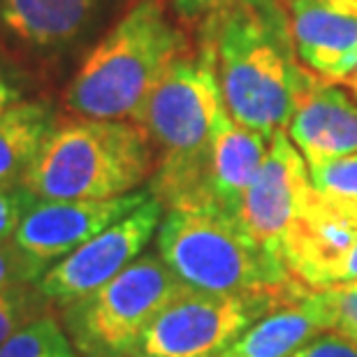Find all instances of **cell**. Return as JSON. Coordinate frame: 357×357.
Segmentation results:
<instances>
[{
	"label": "cell",
	"mask_w": 357,
	"mask_h": 357,
	"mask_svg": "<svg viewBox=\"0 0 357 357\" xmlns=\"http://www.w3.org/2000/svg\"><path fill=\"white\" fill-rule=\"evenodd\" d=\"M49 267L28 255L14 239L0 241V290L21 283H38Z\"/></svg>",
	"instance_id": "cell-21"
},
{
	"label": "cell",
	"mask_w": 357,
	"mask_h": 357,
	"mask_svg": "<svg viewBox=\"0 0 357 357\" xmlns=\"http://www.w3.org/2000/svg\"><path fill=\"white\" fill-rule=\"evenodd\" d=\"M155 246L162 262L192 290L213 295L306 290L290 276L281 255L258 244L239 220L216 211H165Z\"/></svg>",
	"instance_id": "cell-5"
},
{
	"label": "cell",
	"mask_w": 357,
	"mask_h": 357,
	"mask_svg": "<svg viewBox=\"0 0 357 357\" xmlns=\"http://www.w3.org/2000/svg\"><path fill=\"white\" fill-rule=\"evenodd\" d=\"M121 357H153V355H144V353H132V355H121Z\"/></svg>",
	"instance_id": "cell-29"
},
{
	"label": "cell",
	"mask_w": 357,
	"mask_h": 357,
	"mask_svg": "<svg viewBox=\"0 0 357 357\" xmlns=\"http://www.w3.org/2000/svg\"><path fill=\"white\" fill-rule=\"evenodd\" d=\"M357 244V197L306 188L281 239V260L306 290H330L339 262Z\"/></svg>",
	"instance_id": "cell-9"
},
{
	"label": "cell",
	"mask_w": 357,
	"mask_h": 357,
	"mask_svg": "<svg viewBox=\"0 0 357 357\" xmlns=\"http://www.w3.org/2000/svg\"><path fill=\"white\" fill-rule=\"evenodd\" d=\"M190 52L162 0H137L86 54L63 91L70 116L135 121L169 66Z\"/></svg>",
	"instance_id": "cell-3"
},
{
	"label": "cell",
	"mask_w": 357,
	"mask_h": 357,
	"mask_svg": "<svg viewBox=\"0 0 357 357\" xmlns=\"http://www.w3.org/2000/svg\"><path fill=\"white\" fill-rule=\"evenodd\" d=\"M35 199L38 197L21 183H0V241L14 237Z\"/></svg>",
	"instance_id": "cell-23"
},
{
	"label": "cell",
	"mask_w": 357,
	"mask_h": 357,
	"mask_svg": "<svg viewBox=\"0 0 357 357\" xmlns=\"http://www.w3.org/2000/svg\"><path fill=\"white\" fill-rule=\"evenodd\" d=\"M295 357H357V344L339 332H323L311 339Z\"/></svg>",
	"instance_id": "cell-24"
},
{
	"label": "cell",
	"mask_w": 357,
	"mask_h": 357,
	"mask_svg": "<svg viewBox=\"0 0 357 357\" xmlns=\"http://www.w3.org/2000/svg\"><path fill=\"white\" fill-rule=\"evenodd\" d=\"M211 54L202 42L169 66L135 123L155 151L149 192L165 211L206 209L213 130L223 109Z\"/></svg>",
	"instance_id": "cell-2"
},
{
	"label": "cell",
	"mask_w": 357,
	"mask_h": 357,
	"mask_svg": "<svg viewBox=\"0 0 357 357\" xmlns=\"http://www.w3.org/2000/svg\"><path fill=\"white\" fill-rule=\"evenodd\" d=\"M313 188L337 197H357V153L309 165Z\"/></svg>",
	"instance_id": "cell-20"
},
{
	"label": "cell",
	"mask_w": 357,
	"mask_h": 357,
	"mask_svg": "<svg viewBox=\"0 0 357 357\" xmlns=\"http://www.w3.org/2000/svg\"><path fill=\"white\" fill-rule=\"evenodd\" d=\"M56 121L49 100H21L0 112V183H21Z\"/></svg>",
	"instance_id": "cell-17"
},
{
	"label": "cell",
	"mask_w": 357,
	"mask_h": 357,
	"mask_svg": "<svg viewBox=\"0 0 357 357\" xmlns=\"http://www.w3.org/2000/svg\"><path fill=\"white\" fill-rule=\"evenodd\" d=\"M102 0H0V38L35 66H52L93 31Z\"/></svg>",
	"instance_id": "cell-11"
},
{
	"label": "cell",
	"mask_w": 357,
	"mask_h": 357,
	"mask_svg": "<svg viewBox=\"0 0 357 357\" xmlns=\"http://www.w3.org/2000/svg\"><path fill=\"white\" fill-rule=\"evenodd\" d=\"M176 3V10L183 14V17H195L199 12H206V10H213L216 5H220L223 0H174Z\"/></svg>",
	"instance_id": "cell-27"
},
{
	"label": "cell",
	"mask_w": 357,
	"mask_h": 357,
	"mask_svg": "<svg viewBox=\"0 0 357 357\" xmlns=\"http://www.w3.org/2000/svg\"><path fill=\"white\" fill-rule=\"evenodd\" d=\"M344 84H346V86H348V89H351V91H353V96L357 98V68H355V73H353L351 77H348V79H346Z\"/></svg>",
	"instance_id": "cell-28"
},
{
	"label": "cell",
	"mask_w": 357,
	"mask_h": 357,
	"mask_svg": "<svg viewBox=\"0 0 357 357\" xmlns=\"http://www.w3.org/2000/svg\"><path fill=\"white\" fill-rule=\"evenodd\" d=\"M327 309V332H339L357 344V290H320Z\"/></svg>",
	"instance_id": "cell-22"
},
{
	"label": "cell",
	"mask_w": 357,
	"mask_h": 357,
	"mask_svg": "<svg viewBox=\"0 0 357 357\" xmlns=\"http://www.w3.org/2000/svg\"><path fill=\"white\" fill-rule=\"evenodd\" d=\"M0 357H79L54 311L45 313L0 346Z\"/></svg>",
	"instance_id": "cell-18"
},
{
	"label": "cell",
	"mask_w": 357,
	"mask_h": 357,
	"mask_svg": "<svg viewBox=\"0 0 357 357\" xmlns=\"http://www.w3.org/2000/svg\"><path fill=\"white\" fill-rule=\"evenodd\" d=\"M199 42L227 114L267 137L290 126L299 98L320 79L299 61L281 0H223L204 19Z\"/></svg>",
	"instance_id": "cell-1"
},
{
	"label": "cell",
	"mask_w": 357,
	"mask_h": 357,
	"mask_svg": "<svg viewBox=\"0 0 357 357\" xmlns=\"http://www.w3.org/2000/svg\"><path fill=\"white\" fill-rule=\"evenodd\" d=\"M162 216L165 209L151 195L135 211L49 267L38 281L40 290L56 306L70 304L98 290L144 253L146 244L158 232Z\"/></svg>",
	"instance_id": "cell-8"
},
{
	"label": "cell",
	"mask_w": 357,
	"mask_h": 357,
	"mask_svg": "<svg viewBox=\"0 0 357 357\" xmlns=\"http://www.w3.org/2000/svg\"><path fill=\"white\" fill-rule=\"evenodd\" d=\"M306 292L309 290L213 295L185 285L149 325L139 353L153 357H218L253 323Z\"/></svg>",
	"instance_id": "cell-7"
},
{
	"label": "cell",
	"mask_w": 357,
	"mask_h": 357,
	"mask_svg": "<svg viewBox=\"0 0 357 357\" xmlns=\"http://www.w3.org/2000/svg\"><path fill=\"white\" fill-rule=\"evenodd\" d=\"M149 197V190H135L114 199H35L12 239L52 267Z\"/></svg>",
	"instance_id": "cell-10"
},
{
	"label": "cell",
	"mask_w": 357,
	"mask_h": 357,
	"mask_svg": "<svg viewBox=\"0 0 357 357\" xmlns=\"http://www.w3.org/2000/svg\"><path fill=\"white\" fill-rule=\"evenodd\" d=\"M183 288L158 253H142L98 290L59 306V320L79 357L132 355L149 325Z\"/></svg>",
	"instance_id": "cell-6"
},
{
	"label": "cell",
	"mask_w": 357,
	"mask_h": 357,
	"mask_svg": "<svg viewBox=\"0 0 357 357\" xmlns=\"http://www.w3.org/2000/svg\"><path fill=\"white\" fill-rule=\"evenodd\" d=\"M357 281V244L348 251V255L339 262L337 271L332 276V288H339V285H348Z\"/></svg>",
	"instance_id": "cell-26"
},
{
	"label": "cell",
	"mask_w": 357,
	"mask_h": 357,
	"mask_svg": "<svg viewBox=\"0 0 357 357\" xmlns=\"http://www.w3.org/2000/svg\"><path fill=\"white\" fill-rule=\"evenodd\" d=\"M288 137L306 165L357 153V105L339 86L316 79L299 98Z\"/></svg>",
	"instance_id": "cell-14"
},
{
	"label": "cell",
	"mask_w": 357,
	"mask_h": 357,
	"mask_svg": "<svg viewBox=\"0 0 357 357\" xmlns=\"http://www.w3.org/2000/svg\"><path fill=\"white\" fill-rule=\"evenodd\" d=\"M24 77H21L19 66L14 63V59L3 54L0 49V112L10 109L12 105H17L24 100Z\"/></svg>",
	"instance_id": "cell-25"
},
{
	"label": "cell",
	"mask_w": 357,
	"mask_h": 357,
	"mask_svg": "<svg viewBox=\"0 0 357 357\" xmlns=\"http://www.w3.org/2000/svg\"><path fill=\"white\" fill-rule=\"evenodd\" d=\"M49 311H52V302L45 297L38 283H21L0 290V346Z\"/></svg>",
	"instance_id": "cell-19"
},
{
	"label": "cell",
	"mask_w": 357,
	"mask_h": 357,
	"mask_svg": "<svg viewBox=\"0 0 357 357\" xmlns=\"http://www.w3.org/2000/svg\"><path fill=\"white\" fill-rule=\"evenodd\" d=\"M309 185L311 176L304 155L283 130L276 132L241 199L239 225L258 244L278 253L285 227L290 225Z\"/></svg>",
	"instance_id": "cell-12"
},
{
	"label": "cell",
	"mask_w": 357,
	"mask_h": 357,
	"mask_svg": "<svg viewBox=\"0 0 357 357\" xmlns=\"http://www.w3.org/2000/svg\"><path fill=\"white\" fill-rule=\"evenodd\" d=\"M327 332V309L320 290H309L295 302L274 309L253 323L218 357H295Z\"/></svg>",
	"instance_id": "cell-16"
},
{
	"label": "cell",
	"mask_w": 357,
	"mask_h": 357,
	"mask_svg": "<svg viewBox=\"0 0 357 357\" xmlns=\"http://www.w3.org/2000/svg\"><path fill=\"white\" fill-rule=\"evenodd\" d=\"M155 151L135 121L59 116L21 185L38 199H114L153 174Z\"/></svg>",
	"instance_id": "cell-4"
},
{
	"label": "cell",
	"mask_w": 357,
	"mask_h": 357,
	"mask_svg": "<svg viewBox=\"0 0 357 357\" xmlns=\"http://www.w3.org/2000/svg\"><path fill=\"white\" fill-rule=\"evenodd\" d=\"M290 35L302 66L327 84L357 68V0H290Z\"/></svg>",
	"instance_id": "cell-13"
},
{
	"label": "cell",
	"mask_w": 357,
	"mask_h": 357,
	"mask_svg": "<svg viewBox=\"0 0 357 357\" xmlns=\"http://www.w3.org/2000/svg\"><path fill=\"white\" fill-rule=\"evenodd\" d=\"M271 137L239 126L223 107L213 130L206 211L239 220L241 199L269 151Z\"/></svg>",
	"instance_id": "cell-15"
}]
</instances>
